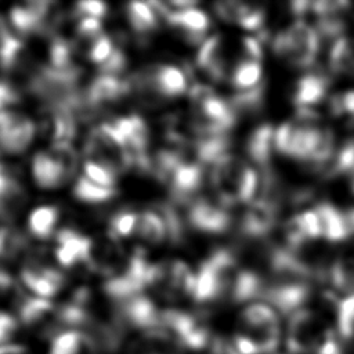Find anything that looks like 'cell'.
<instances>
[{"instance_id": "1", "label": "cell", "mask_w": 354, "mask_h": 354, "mask_svg": "<svg viewBox=\"0 0 354 354\" xmlns=\"http://www.w3.org/2000/svg\"><path fill=\"white\" fill-rule=\"evenodd\" d=\"M281 326L275 311L264 304L248 306L234 337L239 354H270L279 344Z\"/></svg>"}, {"instance_id": "2", "label": "cell", "mask_w": 354, "mask_h": 354, "mask_svg": "<svg viewBox=\"0 0 354 354\" xmlns=\"http://www.w3.org/2000/svg\"><path fill=\"white\" fill-rule=\"evenodd\" d=\"M212 184L218 202L232 206L253 201L259 188V177L243 159L227 152L213 163Z\"/></svg>"}, {"instance_id": "3", "label": "cell", "mask_w": 354, "mask_h": 354, "mask_svg": "<svg viewBox=\"0 0 354 354\" xmlns=\"http://www.w3.org/2000/svg\"><path fill=\"white\" fill-rule=\"evenodd\" d=\"M83 153L86 160L98 163L113 174L131 169L124 140L111 123H101L88 133Z\"/></svg>"}, {"instance_id": "4", "label": "cell", "mask_w": 354, "mask_h": 354, "mask_svg": "<svg viewBox=\"0 0 354 354\" xmlns=\"http://www.w3.org/2000/svg\"><path fill=\"white\" fill-rule=\"evenodd\" d=\"M319 48L317 30L303 21H296L279 32L272 41L277 57L296 68H308L314 64Z\"/></svg>"}, {"instance_id": "5", "label": "cell", "mask_w": 354, "mask_h": 354, "mask_svg": "<svg viewBox=\"0 0 354 354\" xmlns=\"http://www.w3.org/2000/svg\"><path fill=\"white\" fill-rule=\"evenodd\" d=\"M162 325L180 347L194 351L206 350L214 337L202 317L181 310H165Z\"/></svg>"}, {"instance_id": "6", "label": "cell", "mask_w": 354, "mask_h": 354, "mask_svg": "<svg viewBox=\"0 0 354 354\" xmlns=\"http://www.w3.org/2000/svg\"><path fill=\"white\" fill-rule=\"evenodd\" d=\"M329 329L313 311L301 308L292 314L288 325L286 346L292 354H314Z\"/></svg>"}, {"instance_id": "7", "label": "cell", "mask_w": 354, "mask_h": 354, "mask_svg": "<svg viewBox=\"0 0 354 354\" xmlns=\"http://www.w3.org/2000/svg\"><path fill=\"white\" fill-rule=\"evenodd\" d=\"M162 313L149 297L137 295L116 304L115 319L124 328H134L147 333L163 329Z\"/></svg>"}, {"instance_id": "8", "label": "cell", "mask_w": 354, "mask_h": 354, "mask_svg": "<svg viewBox=\"0 0 354 354\" xmlns=\"http://www.w3.org/2000/svg\"><path fill=\"white\" fill-rule=\"evenodd\" d=\"M187 221L198 231L220 234L230 227L231 217L220 202L214 203L212 199L198 198L192 199L188 206Z\"/></svg>"}, {"instance_id": "9", "label": "cell", "mask_w": 354, "mask_h": 354, "mask_svg": "<svg viewBox=\"0 0 354 354\" xmlns=\"http://www.w3.org/2000/svg\"><path fill=\"white\" fill-rule=\"evenodd\" d=\"M57 243L58 248L55 250V257L61 266L75 267L77 264H83L93 268V242L90 238L72 228H64L57 232Z\"/></svg>"}, {"instance_id": "10", "label": "cell", "mask_w": 354, "mask_h": 354, "mask_svg": "<svg viewBox=\"0 0 354 354\" xmlns=\"http://www.w3.org/2000/svg\"><path fill=\"white\" fill-rule=\"evenodd\" d=\"M147 86L158 98H173L187 91L188 82L183 69L174 65H158L141 73Z\"/></svg>"}, {"instance_id": "11", "label": "cell", "mask_w": 354, "mask_h": 354, "mask_svg": "<svg viewBox=\"0 0 354 354\" xmlns=\"http://www.w3.org/2000/svg\"><path fill=\"white\" fill-rule=\"evenodd\" d=\"M278 203L267 198L253 199L241 221V231L250 238H260L268 234L275 225Z\"/></svg>"}, {"instance_id": "12", "label": "cell", "mask_w": 354, "mask_h": 354, "mask_svg": "<svg viewBox=\"0 0 354 354\" xmlns=\"http://www.w3.org/2000/svg\"><path fill=\"white\" fill-rule=\"evenodd\" d=\"M130 93L129 77L100 75L93 79L84 93L88 105L97 112L100 108L113 104Z\"/></svg>"}, {"instance_id": "13", "label": "cell", "mask_w": 354, "mask_h": 354, "mask_svg": "<svg viewBox=\"0 0 354 354\" xmlns=\"http://www.w3.org/2000/svg\"><path fill=\"white\" fill-rule=\"evenodd\" d=\"M21 279L26 288L43 299L53 297L65 282L64 275L58 270L37 263L25 266L21 271Z\"/></svg>"}, {"instance_id": "14", "label": "cell", "mask_w": 354, "mask_h": 354, "mask_svg": "<svg viewBox=\"0 0 354 354\" xmlns=\"http://www.w3.org/2000/svg\"><path fill=\"white\" fill-rule=\"evenodd\" d=\"M198 66L213 80H223L227 75L225 41L220 35L206 39L196 55Z\"/></svg>"}, {"instance_id": "15", "label": "cell", "mask_w": 354, "mask_h": 354, "mask_svg": "<svg viewBox=\"0 0 354 354\" xmlns=\"http://www.w3.org/2000/svg\"><path fill=\"white\" fill-rule=\"evenodd\" d=\"M217 15L248 30H259L264 21V11L257 6L241 1H221L216 4Z\"/></svg>"}, {"instance_id": "16", "label": "cell", "mask_w": 354, "mask_h": 354, "mask_svg": "<svg viewBox=\"0 0 354 354\" xmlns=\"http://www.w3.org/2000/svg\"><path fill=\"white\" fill-rule=\"evenodd\" d=\"M328 79L319 73L301 76L293 90V102L299 108H310L324 100L328 90Z\"/></svg>"}, {"instance_id": "17", "label": "cell", "mask_w": 354, "mask_h": 354, "mask_svg": "<svg viewBox=\"0 0 354 354\" xmlns=\"http://www.w3.org/2000/svg\"><path fill=\"white\" fill-rule=\"evenodd\" d=\"M32 173L36 184L44 189H53L68 181L66 174L48 152H39L32 162Z\"/></svg>"}, {"instance_id": "18", "label": "cell", "mask_w": 354, "mask_h": 354, "mask_svg": "<svg viewBox=\"0 0 354 354\" xmlns=\"http://www.w3.org/2000/svg\"><path fill=\"white\" fill-rule=\"evenodd\" d=\"M35 133V123L29 118L19 115L17 122L0 136V149L7 153H19L30 145Z\"/></svg>"}, {"instance_id": "19", "label": "cell", "mask_w": 354, "mask_h": 354, "mask_svg": "<svg viewBox=\"0 0 354 354\" xmlns=\"http://www.w3.org/2000/svg\"><path fill=\"white\" fill-rule=\"evenodd\" d=\"M314 210L318 218L321 238L328 241H342L348 236L344 213L329 203H321Z\"/></svg>"}, {"instance_id": "20", "label": "cell", "mask_w": 354, "mask_h": 354, "mask_svg": "<svg viewBox=\"0 0 354 354\" xmlns=\"http://www.w3.org/2000/svg\"><path fill=\"white\" fill-rule=\"evenodd\" d=\"M48 354H97L83 330L65 329L53 337Z\"/></svg>"}, {"instance_id": "21", "label": "cell", "mask_w": 354, "mask_h": 354, "mask_svg": "<svg viewBox=\"0 0 354 354\" xmlns=\"http://www.w3.org/2000/svg\"><path fill=\"white\" fill-rule=\"evenodd\" d=\"M274 136L275 131L270 124H261L249 136L246 141V152L249 158L261 167H267L270 162L272 147H275Z\"/></svg>"}, {"instance_id": "22", "label": "cell", "mask_w": 354, "mask_h": 354, "mask_svg": "<svg viewBox=\"0 0 354 354\" xmlns=\"http://www.w3.org/2000/svg\"><path fill=\"white\" fill-rule=\"evenodd\" d=\"M55 308L48 299L43 297H29L18 296V315L19 321L26 326H35L47 318V315L54 314Z\"/></svg>"}, {"instance_id": "23", "label": "cell", "mask_w": 354, "mask_h": 354, "mask_svg": "<svg viewBox=\"0 0 354 354\" xmlns=\"http://www.w3.org/2000/svg\"><path fill=\"white\" fill-rule=\"evenodd\" d=\"M333 286L340 292L354 290V246L342 252L329 268Z\"/></svg>"}, {"instance_id": "24", "label": "cell", "mask_w": 354, "mask_h": 354, "mask_svg": "<svg viewBox=\"0 0 354 354\" xmlns=\"http://www.w3.org/2000/svg\"><path fill=\"white\" fill-rule=\"evenodd\" d=\"M136 234L151 245H159L167 239L166 225L158 210H145L138 214Z\"/></svg>"}, {"instance_id": "25", "label": "cell", "mask_w": 354, "mask_h": 354, "mask_svg": "<svg viewBox=\"0 0 354 354\" xmlns=\"http://www.w3.org/2000/svg\"><path fill=\"white\" fill-rule=\"evenodd\" d=\"M261 79V64L257 58L242 55L241 59L232 69L231 82L239 91L253 88L260 84Z\"/></svg>"}, {"instance_id": "26", "label": "cell", "mask_w": 354, "mask_h": 354, "mask_svg": "<svg viewBox=\"0 0 354 354\" xmlns=\"http://www.w3.org/2000/svg\"><path fill=\"white\" fill-rule=\"evenodd\" d=\"M126 14L133 30L138 35H148L153 32L160 19L149 3L141 1L129 3Z\"/></svg>"}, {"instance_id": "27", "label": "cell", "mask_w": 354, "mask_h": 354, "mask_svg": "<svg viewBox=\"0 0 354 354\" xmlns=\"http://www.w3.org/2000/svg\"><path fill=\"white\" fill-rule=\"evenodd\" d=\"M330 68L343 75H354V39L339 37L329 53Z\"/></svg>"}, {"instance_id": "28", "label": "cell", "mask_w": 354, "mask_h": 354, "mask_svg": "<svg viewBox=\"0 0 354 354\" xmlns=\"http://www.w3.org/2000/svg\"><path fill=\"white\" fill-rule=\"evenodd\" d=\"M57 220L58 209L55 206H40L30 213L28 227L35 236L44 239L54 232Z\"/></svg>"}, {"instance_id": "29", "label": "cell", "mask_w": 354, "mask_h": 354, "mask_svg": "<svg viewBox=\"0 0 354 354\" xmlns=\"http://www.w3.org/2000/svg\"><path fill=\"white\" fill-rule=\"evenodd\" d=\"M73 195L82 202L98 203L111 199L115 195V188H105L93 181L86 176H80L73 185Z\"/></svg>"}, {"instance_id": "30", "label": "cell", "mask_w": 354, "mask_h": 354, "mask_svg": "<svg viewBox=\"0 0 354 354\" xmlns=\"http://www.w3.org/2000/svg\"><path fill=\"white\" fill-rule=\"evenodd\" d=\"M261 102H263V84H259L249 90L239 91L231 98V101H228L235 116L256 112L257 109H260Z\"/></svg>"}, {"instance_id": "31", "label": "cell", "mask_w": 354, "mask_h": 354, "mask_svg": "<svg viewBox=\"0 0 354 354\" xmlns=\"http://www.w3.org/2000/svg\"><path fill=\"white\" fill-rule=\"evenodd\" d=\"M48 153L55 159V162L61 166L64 173L66 174L68 180L73 177L76 173L77 165H79V156L72 147L71 142H58V144H51V148Z\"/></svg>"}, {"instance_id": "32", "label": "cell", "mask_w": 354, "mask_h": 354, "mask_svg": "<svg viewBox=\"0 0 354 354\" xmlns=\"http://www.w3.org/2000/svg\"><path fill=\"white\" fill-rule=\"evenodd\" d=\"M25 245V238L21 232L10 227L0 228V259H15L24 250Z\"/></svg>"}, {"instance_id": "33", "label": "cell", "mask_w": 354, "mask_h": 354, "mask_svg": "<svg viewBox=\"0 0 354 354\" xmlns=\"http://www.w3.org/2000/svg\"><path fill=\"white\" fill-rule=\"evenodd\" d=\"M138 221V214L131 210H122L113 214L109 221V236L113 239L124 238L131 234H136V227Z\"/></svg>"}, {"instance_id": "34", "label": "cell", "mask_w": 354, "mask_h": 354, "mask_svg": "<svg viewBox=\"0 0 354 354\" xmlns=\"http://www.w3.org/2000/svg\"><path fill=\"white\" fill-rule=\"evenodd\" d=\"M337 326L343 339L354 340V295L339 303Z\"/></svg>"}, {"instance_id": "35", "label": "cell", "mask_w": 354, "mask_h": 354, "mask_svg": "<svg viewBox=\"0 0 354 354\" xmlns=\"http://www.w3.org/2000/svg\"><path fill=\"white\" fill-rule=\"evenodd\" d=\"M83 170H84V176L101 185V187H105V188H115V180H116V174H113L111 170H108L106 167L98 165V163H94V162H90V160H86L83 163Z\"/></svg>"}, {"instance_id": "36", "label": "cell", "mask_w": 354, "mask_h": 354, "mask_svg": "<svg viewBox=\"0 0 354 354\" xmlns=\"http://www.w3.org/2000/svg\"><path fill=\"white\" fill-rule=\"evenodd\" d=\"M116 50V47L113 46L112 40L109 36L106 35H101L98 39H95L88 48V57L94 64H104L111 55L112 53Z\"/></svg>"}, {"instance_id": "37", "label": "cell", "mask_w": 354, "mask_h": 354, "mask_svg": "<svg viewBox=\"0 0 354 354\" xmlns=\"http://www.w3.org/2000/svg\"><path fill=\"white\" fill-rule=\"evenodd\" d=\"M330 111L336 116H344L354 123V90L336 95L330 100Z\"/></svg>"}, {"instance_id": "38", "label": "cell", "mask_w": 354, "mask_h": 354, "mask_svg": "<svg viewBox=\"0 0 354 354\" xmlns=\"http://www.w3.org/2000/svg\"><path fill=\"white\" fill-rule=\"evenodd\" d=\"M126 68V57L122 53V50L116 48L112 55L100 65L101 75H112V76H120V73Z\"/></svg>"}, {"instance_id": "39", "label": "cell", "mask_w": 354, "mask_h": 354, "mask_svg": "<svg viewBox=\"0 0 354 354\" xmlns=\"http://www.w3.org/2000/svg\"><path fill=\"white\" fill-rule=\"evenodd\" d=\"M79 17H91L101 19L106 14V6L101 1H82L76 4V11Z\"/></svg>"}, {"instance_id": "40", "label": "cell", "mask_w": 354, "mask_h": 354, "mask_svg": "<svg viewBox=\"0 0 354 354\" xmlns=\"http://www.w3.org/2000/svg\"><path fill=\"white\" fill-rule=\"evenodd\" d=\"M314 354H344V350L342 343L337 340L335 332L329 329Z\"/></svg>"}, {"instance_id": "41", "label": "cell", "mask_w": 354, "mask_h": 354, "mask_svg": "<svg viewBox=\"0 0 354 354\" xmlns=\"http://www.w3.org/2000/svg\"><path fill=\"white\" fill-rule=\"evenodd\" d=\"M17 319L4 311H0V344L7 343L17 332Z\"/></svg>"}, {"instance_id": "42", "label": "cell", "mask_w": 354, "mask_h": 354, "mask_svg": "<svg viewBox=\"0 0 354 354\" xmlns=\"http://www.w3.org/2000/svg\"><path fill=\"white\" fill-rule=\"evenodd\" d=\"M18 91L7 82L0 80V112L7 111V106L18 102Z\"/></svg>"}, {"instance_id": "43", "label": "cell", "mask_w": 354, "mask_h": 354, "mask_svg": "<svg viewBox=\"0 0 354 354\" xmlns=\"http://www.w3.org/2000/svg\"><path fill=\"white\" fill-rule=\"evenodd\" d=\"M207 354H239L234 343H230L221 337H213L210 346L206 348Z\"/></svg>"}, {"instance_id": "44", "label": "cell", "mask_w": 354, "mask_h": 354, "mask_svg": "<svg viewBox=\"0 0 354 354\" xmlns=\"http://www.w3.org/2000/svg\"><path fill=\"white\" fill-rule=\"evenodd\" d=\"M0 354H29L26 347L21 344H3L0 346Z\"/></svg>"}, {"instance_id": "45", "label": "cell", "mask_w": 354, "mask_h": 354, "mask_svg": "<svg viewBox=\"0 0 354 354\" xmlns=\"http://www.w3.org/2000/svg\"><path fill=\"white\" fill-rule=\"evenodd\" d=\"M344 218H346V225L348 231V236L354 235V209H350L344 212Z\"/></svg>"}, {"instance_id": "46", "label": "cell", "mask_w": 354, "mask_h": 354, "mask_svg": "<svg viewBox=\"0 0 354 354\" xmlns=\"http://www.w3.org/2000/svg\"><path fill=\"white\" fill-rule=\"evenodd\" d=\"M351 188L354 191V169H353V178H351Z\"/></svg>"}]
</instances>
